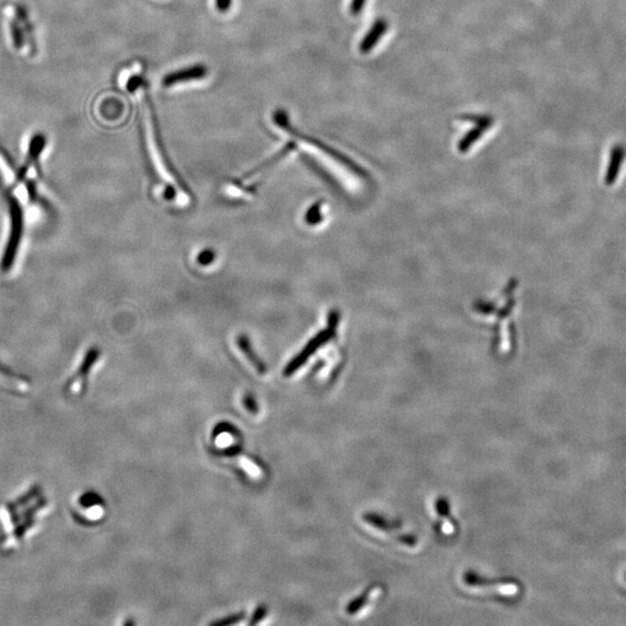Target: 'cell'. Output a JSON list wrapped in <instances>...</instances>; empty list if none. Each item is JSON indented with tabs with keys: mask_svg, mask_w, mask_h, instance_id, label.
I'll use <instances>...</instances> for the list:
<instances>
[{
	"mask_svg": "<svg viewBox=\"0 0 626 626\" xmlns=\"http://www.w3.org/2000/svg\"><path fill=\"white\" fill-rule=\"evenodd\" d=\"M384 588L382 584L370 586L362 595L352 601L347 607L349 616H361L373 610L375 604L382 598Z\"/></svg>",
	"mask_w": 626,
	"mask_h": 626,
	"instance_id": "cell-8",
	"label": "cell"
},
{
	"mask_svg": "<svg viewBox=\"0 0 626 626\" xmlns=\"http://www.w3.org/2000/svg\"><path fill=\"white\" fill-rule=\"evenodd\" d=\"M364 3H366V0H353L352 5H350V12H352V14L353 16H359V13L363 10Z\"/></svg>",
	"mask_w": 626,
	"mask_h": 626,
	"instance_id": "cell-25",
	"label": "cell"
},
{
	"mask_svg": "<svg viewBox=\"0 0 626 626\" xmlns=\"http://www.w3.org/2000/svg\"><path fill=\"white\" fill-rule=\"evenodd\" d=\"M78 506L81 509V513H86L85 516L88 518L98 520L103 515V501L95 493H85L78 500Z\"/></svg>",
	"mask_w": 626,
	"mask_h": 626,
	"instance_id": "cell-13",
	"label": "cell"
},
{
	"mask_svg": "<svg viewBox=\"0 0 626 626\" xmlns=\"http://www.w3.org/2000/svg\"><path fill=\"white\" fill-rule=\"evenodd\" d=\"M145 95H146V103H148L150 114H151L154 144H156V149H157L158 158H159V161H161V166H163V173L170 180V186L173 187L174 190L180 194L183 201L186 202V204H188L190 202V192H188L190 190L187 188L182 179L179 177L178 172H175V168H174L173 165L170 163V158L167 156L164 141H163L161 136V128H159V122H158L157 112L154 110L153 103H152L151 99H150L148 91H145Z\"/></svg>",
	"mask_w": 626,
	"mask_h": 626,
	"instance_id": "cell-2",
	"label": "cell"
},
{
	"mask_svg": "<svg viewBox=\"0 0 626 626\" xmlns=\"http://www.w3.org/2000/svg\"><path fill=\"white\" fill-rule=\"evenodd\" d=\"M625 581H626V574H625Z\"/></svg>",
	"mask_w": 626,
	"mask_h": 626,
	"instance_id": "cell-28",
	"label": "cell"
},
{
	"mask_svg": "<svg viewBox=\"0 0 626 626\" xmlns=\"http://www.w3.org/2000/svg\"><path fill=\"white\" fill-rule=\"evenodd\" d=\"M386 29H388V23L384 20L377 21L373 29L368 33V35L363 39L362 43L360 45L361 52L362 54H368L377 45V41L386 34Z\"/></svg>",
	"mask_w": 626,
	"mask_h": 626,
	"instance_id": "cell-15",
	"label": "cell"
},
{
	"mask_svg": "<svg viewBox=\"0 0 626 626\" xmlns=\"http://www.w3.org/2000/svg\"><path fill=\"white\" fill-rule=\"evenodd\" d=\"M10 29L14 48H16V50H20V49L23 48V45H25V37H23V28L20 26L19 21L16 19L11 20Z\"/></svg>",
	"mask_w": 626,
	"mask_h": 626,
	"instance_id": "cell-19",
	"label": "cell"
},
{
	"mask_svg": "<svg viewBox=\"0 0 626 626\" xmlns=\"http://www.w3.org/2000/svg\"><path fill=\"white\" fill-rule=\"evenodd\" d=\"M240 464L243 465V468H244L250 475H253V477H259V475H261V468H259L257 463L253 462V460L248 458V457L241 456Z\"/></svg>",
	"mask_w": 626,
	"mask_h": 626,
	"instance_id": "cell-20",
	"label": "cell"
},
{
	"mask_svg": "<svg viewBox=\"0 0 626 626\" xmlns=\"http://www.w3.org/2000/svg\"><path fill=\"white\" fill-rule=\"evenodd\" d=\"M232 0H216V6L219 12H226L231 6Z\"/></svg>",
	"mask_w": 626,
	"mask_h": 626,
	"instance_id": "cell-27",
	"label": "cell"
},
{
	"mask_svg": "<svg viewBox=\"0 0 626 626\" xmlns=\"http://www.w3.org/2000/svg\"><path fill=\"white\" fill-rule=\"evenodd\" d=\"M364 521L370 528H373V531L381 533L383 537L395 540L400 545L407 547V549H415L417 546V537L413 536L410 533H406L402 529V524L398 522L388 520L382 515L375 514V513H368L364 515Z\"/></svg>",
	"mask_w": 626,
	"mask_h": 626,
	"instance_id": "cell-4",
	"label": "cell"
},
{
	"mask_svg": "<svg viewBox=\"0 0 626 626\" xmlns=\"http://www.w3.org/2000/svg\"><path fill=\"white\" fill-rule=\"evenodd\" d=\"M337 320H339V318H337V315L334 313L333 317L330 319L328 328L324 330V331L319 332L315 337H312L311 340L308 341V344H306V347L303 348L302 352H301L298 355H296L295 359H292V360L290 361V363L286 364V369H284V376L290 377V376L294 375L296 371H298V370L308 362V359H310L313 354L318 352L319 348H320L321 346L328 344V342H330V340H331L334 334H335Z\"/></svg>",
	"mask_w": 626,
	"mask_h": 626,
	"instance_id": "cell-5",
	"label": "cell"
},
{
	"mask_svg": "<svg viewBox=\"0 0 626 626\" xmlns=\"http://www.w3.org/2000/svg\"><path fill=\"white\" fill-rule=\"evenodd\" d=\"M245 407L248 408V411L250 413H253V415H257V405L254 400L253 397L252 395H246L244 399Z\"/></svg>",
	"mask_w": 626,
	"mask_h": 626,
	"instance_id": "cell-24",
	"label": "cell"
},
{
	"mask_svg": "<svg viewBox=\"0 0 626 626\" xmlns=\"http://www.w3.org/2000/svg\"><path fill=\"white\" fill-rule=\"evenodd\" d=\"M435 509L439 514V526L437 529L444 536H453L456 533V522L451 517L450 504L446 499L440 498L435 504Z\"/></svg>",
	"mask_w": 626,
	"mask_h": 626,
	"instance_id": "cell-11",
	"label": "cell"
},
{
	"mask_svg": "<svg viewBox=\"0 0 626 626\" xmlns=\"http://www.w3.org/2000/svg\"><path fill=\"white\" fill-rule=\"evenodd\" d=\"M100 357V350L97 347L91 348L81 361V366L78 368L77 373H74L65 386V391L72 395H81L85 392L87 386L88 375L95 366Z\"/></svg>",
	"mask_w": 626,
	"mask_h": 626,
	"instance_id": "cell-7",
	"label": "cell"
},
{
	"mask_svg": "<svg viewBox=\"0 0 626 626\" xmlns=\"http://www.w3.org/2000/svg\"><path fill=\"white\" fill-rule=\"evenodd\" d=\"M11 214V235L10 240L7 243L6 250L4 253L1 268L4 270L11 269L16 260V252L19 248L21 235H23V211L20 208V203L16 199H8Z\"/></svg>",
	"mask_w": 626,
	"mask_h": 626,
	"instance_id": "cell-6",
	"label": "cell"
},
{
	"mask_svg": "<svg viewBox=\"0 0 626 626\" xmlns=\"http://www.w3.org/2000/svg\"><path fill=\"white\" fill-rule=\"evenodd\" d=\"M491 119H486L482 121V123L479 124V128L475 129V130H473V132H470L466 136L465 139H463L462 141H460V144H459V149H460V151H466L468 149L473 145V143H475L477 139H480V136L482 134L485 132L486 129L489 128L491 127Z\"/></svg>",
	"mask_w": 626,
	"mask_h": 626,
	"instance_id": "cell-17",
	"label": "cell"
},
{
	"mask_svg": "<svg viewBox=\"0 0 626 626\" xmlns=\"http://www.w3.org/2000/svg\"><path fill=\"white\" fill-rule=\"evenodd\" d=\"M45 145H47V137H45V134L37 132V134L33 136L30 143H29L28 154H27L26 161H25L23 167L19 170V173H18V180H23L26 178L29 168L39 161L40 156H41L43 149L45 148Z\"/></svg>",
	"mask_w": 626,
	"mask_h": 626,
	"instance_id": "cell-10",
	"label": "cell"
},
{
	"mask_svg": "<svg viewBox=\"0 0 626 626\" xmlns=\"http://www.w3.org/2000/svg\"><path fill=\"white\" fill-rule=\"evenodd\" d=\"M214 259H215V253L214 252H211V250H203L202 253L199 254V262L202 266H208Z\"/></svg>",
	"mask_w": 626,
	"mask_h": 626,
	"instance_id": "cell-23",
	"label": "cell"
},
{
	"mask_svg": "<svg viewBox=\"0 0 626 626\" xmlns=\"http://www.w3.org/2000/svg\"><path fill=\"white\" fill-rule=\"evenodd\" d=\"M244 617L245 613H235V615H232V616L226 617L224 620H216V622H214V623L211 624L215 626L232 625V624L239 623L241 620H244Z\"/></svg>",
	"mask_w": 626,
	"mask_h": 626,
	"instance_id": "cell-21",
	"label": "cell"
},
{
	"mask_svg": "<svg viewBox=\"0 0 626 626\" xmlns=\"http://www.w3.org/2000/svg\"><path fill=\"white\" fill-rule=\"evenodd\" d=\"M141 83H143V79L141 77H134L128 81V85H127V88H128L129 92H135L139 86H141Z\"/></svg>",
	"mask_w": 626,
	"mask_h": 626,
	"instance_id": "cell-26",
	"label": "cell"
},
{
	"mask_svg": "<svg viewBox=\"0 0 626 626\" xmlns=\"http://www.w3.org/2000/svg\"><path fill=\"white\" fill-rule=\"evenodd\" d=\"M16 18L19 20V23H23V26H25V32H26L27 36H28L29 43H30L32 50H34V49H35V47H34V35H33L32 25H30L28 16H27L26 8L21 6V5H16Z\"/></svg>",
	"mask_w": 626,
	"mask_h": 626,
	"instance_id": "cell-18",
	"label": "cell"
},
{
	"mask_svg": "<svg viewBox=\"0 0 626 626\" xmlns=\"http://www.w3.org/2000/svg\"><path fill=\"white\" fill-rule=\"evenodd\" d=\"M463 582L468 588V591H473L475 594L493 595L501 598H513L520 593V584L514 581L513 579H491L482 578L480 575L475 574L473 572H468Z\"/></svg>",
	"mask_w": 626,
	"mask_h": 626,
	"instance_id": "cell-3",
	"label": "cell"
},
{
	"mask_svg": "<svg viewBox=\"0 0 626 626\" xmlns=\"http://www.w3.org/2000/svg\"><path fill=\"white\" fill-rule=\"evenodd\" d=\"M267 615V609L265 605H261V607L257 608L255 613H254L253 618L250 620V625H255V624L260 623L261 620H264L265 616Z\"/></svg>",
	"mask_w": 626,
	"mask_h": 626,
	"instance_id": "cell-22",
	"label": "cell"
},
{
	"mask_svg": "<svg viewBox=\"0 0 626 626\" xmlns=\"http://www.w3.org/2000/svg\"><path fill=\"white\" fill-rule=\"evenodd\" d=\"M208 76V68L204 64H195L173 71L164 76L161 85L164 87H170L178 83H190V81H201Z\"/></svg>",
	"mask_w": 626,
	"mask_h": 626,
	"instance_id": "cell-9",
	"label": "cell"
},
{
	"mask_svg": "<svg viewBox=\"0 0 626 626\" xmlns=\"http://www.w3.org/2000/svg\"><path fill=\"white\" fill-rule=\"evenodd\" d=\"M237 346L241 353L244 354L246 360L253 366L254 369L257 370V373H261V375H265L267 373L266 364L255 354L253 347H252V344H250V339L246 335H239L237 337Z\"/></svg>",
	"mask_w": 626,
	"mask_h": 626,
	"instance_id": "cell-14",
	"label": "cell"
},
{
	"mask_svg": "<svg viewBox=\"0 0 626 626\" xmlns=\"http://www.w3.org/2000/svg\"><path fill=\"white\" fill-rule=\"evenodd\" d=\"M45 507V499L39 488L5 504L4 514L6 516V536L13 542H20L36 523V516Z\"/></svg>",
	"mask_w": 626,
	"mask_h": 626,
	"instance_id": "cell-1",
	"label": "cell"
},
{
	"mask_svg": "<svg viewBox=\"0 0 626 626\" xmlns=\"http://www.w3.org/2000/svg\"><path fill=\"white\" fill-rule=\"evenodd\" d=\"M624 150L620 146L613 149L611 152L610 164L608 166L607 175H605V183L608 186H611L616 181L618 173H620V165L623 161Z\"/></svg>",
	"mask_w": 626,
	"mask_h": 626,
	"instance_id": "cell-16",
	"label": "cell"
},
{
	"mask_svg": "<svg viewBox=\"0 0 626 626\" xmlns=\"http://www.w3.org/2000/svg\"><path fill=\"white\" fill-rule=\"evenodd\" d=\"M0 384L8 386L16 391H27L30 388V381L16 373L14 370L0 362Z\"/></svg>",
	"mask_w": 626,
	"mask_h": 626,
	"instance_id": "cell-12",
	"label": "cell"
}]
</instances>
